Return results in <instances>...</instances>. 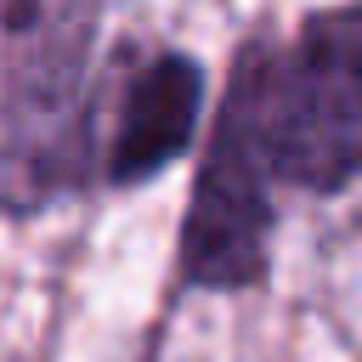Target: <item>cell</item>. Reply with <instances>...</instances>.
Masks as SVG:
<instances>
[{"mask_svg": "<svg viewBox=\"0 0 362 362\" xmlns=\"http://www.w3.org/2000/svg\"><path fill=\"white\" fill-rule=\"evenodd\" d=\"M260 164L300 187L362 175V11L311 23V34L232 96Z\"/></svg>", "mask_w": 362, "mask_h": 362, "instance_id": "6da1fadb", "label": "cell"}, {"mask_svg": "<svg viewBox=\"0 0 362 362\" xmlns=\"http://www.w3.org/2000/svg\"><path fill=\"white\" fill-rule=\"evenodd\" d=\"M266 164L249 141L243 107L232 102V113L221 119V147L204 170L198 204H192V226H187V272L198 283H243L260 266V243H266V187H260Z\"/></svg>", "mask_w": 362, "mask_h": 362, "instance_id": "7a4b0ae2", "label": "cell"}, {"mask_svg": "<svg viewBox=\"0 0 362 362\" xmlns=\"http://www.w3.org/2000/svg\"><path fill=\"white\" fill-rule=\"evenodd\" d=\"M90 28L96 0H0V102L23 119H57Z\"/></svg>", "mask_w": 362, "mask_h": 362, "instance_id": "3957f363", "label": "cell"}, {"mask_svg": "<svg viewBox=\"0 0 362 362\" xmlns=\"http://www.w3.org/2000/svg\"><path fill=\"white\" fill-rule=\"evenodd\" d=\"M198 119V74L181 57H153L113 119V147H107V175L113 181H141L158 164H170Z\"/></svg>", "mask_w": 362, "mask_h": 362, "instance_id": "277c9868", "label": "cell"}]
</instances>
